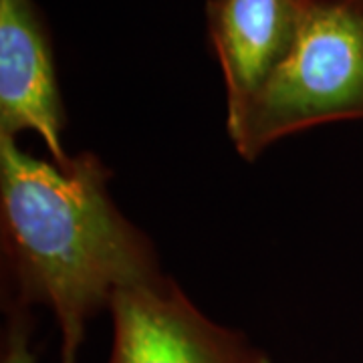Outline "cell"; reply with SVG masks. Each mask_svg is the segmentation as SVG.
<instances>
[{"label": "cell", "mask_w": 363, "mask_h": 363, "mask_svg": "<svg viewBox=\"0 0 363 363\" xmlns=\"http://www.w3.org/2000/svg\"><path fill=\"white\" fill-rule=\"evenodd\" d=\"M107 363H272L233 327L216 323L166 274L111 298Z\"/></svg>", "instance_id": "cell-3"}, {"label": "cell", "mask_w": 363, "mask_h": 363, "mask_svg": "<svg viewBox=\"0 0 363 363\" xmlns=\"http://www.w3.org/2000/svg\"><path fill=\"white\" fill-rule=\"evenodd\" d=\"M363 119V0H307L297 37L226 131L247 162L283 138Z\"/></svg>", "instance_id": "cell-2"}, {"label": "cell", "mask_w": 363, "mask_h": 363, "mask_svg": "<svg viewBox=\"0 0 363 363\" xmlns=\"http://www.w3.org/2000/svg\"><path fill=\"white\" fill-rule=\"evenodd\" d=\"M307 0H208L212 51L226 87V117L262 89L286 57Z\"/></svg>", "instance_id": "cell-5"}, {"label": "cell", "mask_w": 363, "mask_h": 363, "mask_svg": "<svg viewBox=\"0 0 363 363\" xmlns=\"http://www.w3.org/2000/svg\"><path fill=\"white\" fill-rule=\"evenodd\" d=\"M109 180L93 152L59 166L0 133L2 303L51 311L59 363H79L87 327L119 291L164 274L154 242L117 208Z\"/></svg>", "instance_id": "cell-1"}, {"label": "cell", "mask_w": 363, "mask_h": 363, "mask_svg": "<svg viewBox=\"0 0 363 363\" xmlns=\"http://www.w3.org/2000/svg\"><path fill=\"white\" fill-rule=\"evenodd\" d=\"M65 107L49 28L35 0H0V133H35L55 164L69 166Z\"/></svg>", "instance_id": "cell-4"}, {"label": "cell", "mask_w": 363, "mask_h": 363, "mask_svg": "<svg viewBox=\"0 0 363 363\" xmlns=\"http://www.w3.org/2000/svg\"><path fill=\"white\" fill-rule=\"evenodd\" d=\"M6 321L2 329L0 363H37L33 351V315L28 307L6 301Z\"/></svg>", "instance_id": "cell-6"}]
</instances>
